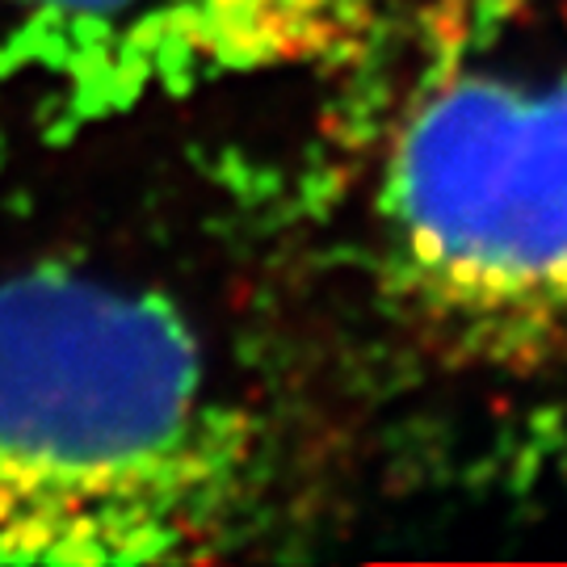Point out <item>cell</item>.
<instances>
[{
    "label": "cell",
    "instance_id": "6da1fadb",
    "mask_svg": "<svg viewBox=\"0 0 567 567\" xmlns=\"http://www.w3.org/2000/svg\"><path fill=\"white\" fill-rule=\"evenodd\" d=\"M265 492L257 416L173 299L60 261L0 278V564L215 559Z\"/></svg>",
    "mask_w": 567,
    "mask_h": 567
},
{
    "label": "cell",
    "instance_id": "7a4b0ae2",
    "mask_svg": "<svg viewBox=\"0 0 567 567\" xmlns=\"http://www.w3.org/2000/svg\"><path fill=\"white\" fill-rule=\"evenodd\" d=\"M370 240L391 299L458 358L567 365V60L454 55L416 84Z\"/></svg>",
    "mask_w": 567,
    "mask_h": 567
},
{
    "label": "cell",
    "instance_id": "3957f363",
    "mask_svg": "<svg viewBox=\"0 0 567 567\" xmlns=\"http://www.w3.org/2000/svg\"><path fill=\"white\" fill-rule=\"evenodd\" d=\"M383 0H0L4 63L60 131L320 63Z\"/></svg>",
    "mask_w": 567,
    "mask_h": 567
}]
</instances>
